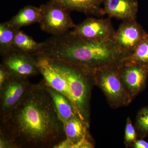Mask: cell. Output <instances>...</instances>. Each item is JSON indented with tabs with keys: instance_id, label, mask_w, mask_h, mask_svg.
I'll use <instances>...</instances> for the list:
<instances>
[{
	"instance_id": "obj_1",
	"label": "cell",
	"mask_w": 148,
	"mask_h": 148,
	"mask_svg": "<svg viewBox=\"0 0 148 148\" xmlns=\"http://www.w3.org/2000/svg\"><path fill=\"white\" fill-rule=\"evenodd\" d=\"M0 135L12 148H57L65 140L64 124L44 79L32 84L21 103L0 116Z\"/></svg>"
},
{
	"instance_id": "obj_2",
	"label": "cell",
	"mask_w": 148,
	"mask_h": 148,
	"mask_svg": "<svg viewBox=\"0 0 148 148\" xmlns=\"http://www.w3.org/2000/svg\"><path fill=\"white\" fill-rule=\"evenodd\" d=\"M42 43L38 54L93 70L119 66L127 56L112 39H83L70 32L52 36Z\"/></svg>"
},
{
	"instance_id": "obj_3",
	"label": "cell",
	"mask_w": 148,
	"mask_h": 148,
	"mask_svg": "<svg viewBox=\"0 0 148 148\" xmlns=\"http://www.w3.org/2000/svg\"><path fill=\"white\" fill-rule=\"evenodd\" d=\"M48 58L69 85L79 116L89 126L90 101L91 87L94 84V70L68 61Z\"/></svg>"
},
{
	"instance_id": "obj_4",
	"label": "cell",
	"mask_w": 148,
	"mask_h": 148,
	"mask_svg": "<svg viewBox=\"0 0 148 148\" xmlns=\"http://www.w3.org/2000/svg\"><path fill=\"white\" fill-rule=\"evenodd\" d=\"M119 66L97 69L93 73L94 84L101 88L113 108L128 106L132 101L122 82Z\"/></svg>"
},
{
	"instance_id": "obj_5",
	"label": "cell",
	"mask_w": 148,
	"mask_h": 148,
	"mask_svg": "<svg viewBox=\"0 0 148 148\" xmlns=\"http://www.w3.org/2000/svg\"><path fill=\"white\" fill-rule=\"evenodd\" d=\"M41 9V29L52 36L62 35L74 29V24L69 11L50 1L40 7Z\"/></svg>"
},
{
	"instance_id": "obj_6",
	"label": "cell",
	"mask_w": 148,
	"mask_h": 148,
	"mask_svg": "<svg viewBox=\"0 0 148 148\" xmlns=\"http://www.w3.org/2000/svg\"><path fill=\"white\" fill-rule=\"evenodd\" d=\"M32 85L28 78L11 76L0 87V116L8 113L21 103Z\"/></svg>"
},
{
	"instance_id": "obj_7",
	"label": "cell",
	"mask_w": 148,
	"mask_h": 148,
	"mask_svg": "<svg viewBox=\"0 0 148 148\" xmlns=\"http://www.w3.org/2000/svg\"><path fill=\"white\" fill-rule=\"evenodd\" d=\"M119 69L123 84L133 100L146 87L148 77V66L123 61Z\"/></svg>"
},
{
	"instance_id": "obj_8",
	"label": "cell",
	"mask_w": 148,
	"mask_h": 148,
	"mask_svg": "<svg viewBox=\"0 0 148 148\" xmlns=\"http://www.w3.org/2000/svg\"><path fill=\"white\" fill-rule=\"evenodd\" d=\"M1 65L11 76L29 78L40 73L33 56L13 49L1 56Z\"/></svg>"
},
{
	"instance_id": "obj_9",
	"label": "cell",
	"mask_w": 148,
	"mask_h": 148,
	"mask_svg": "<svg viewBox=\"0 0 148 148\" xmlns=\"http://www.w3.org/2000/svg\"><path fill=\"white\" fill-rule=\"evenodd\" d=\"M110 18H88L70 32L76 36L88 40L112 39L115 32Z\"/></svg>"
},
{
	"instance_id": "obj_10",
	"label": "cell",
	"mask_w": 148,
	"mask_h": 148,
	"mask_svg": "<svg viewBox=\"0 0 148 148\" xmlns=\"http://www.w3.org/2000/svg\"><path fill=\"white\" fill-rule=\"evenodd\" d=\"M146 34L136 19L125 20L115 31L112 40L128 56L135 50Z\"/></svg>"
},
{
	"instance_id": "obj_11",
	"label": "cell",
	"mask_w": 148,
	"mask_h": 148,
	"mask_svg": "<svg viewBox=\"0 0 148 148\" xmlns=\"http://www.w3.org/2000/svg\"><path fill=\"white\" fill-rule=\"evenodd\" d=\"M66 139L59 148H93L88 133L89 126L78 115L73 117L64 124Z\"/></svg>"
},
{
	"instance_id": "obj_12",
	"label": "cell",
	"mask_w": 148,
	"mask_h": 148,
	"mask_svg": "<svg viewBox=\"0 0 148 148\" xmlns=\"http://www.w3.org/2000/svg\"><path fill=\"white\" fill-rule=\"evenodd\" d=\"M33 56L40 73L43 77L46 84L61 92L68 98L76 112L69 85L65 79L53 68L47 57L40 54Z\"/></svg>"
},
{
	"instance_id": "obj_13",
	"label": "cell",
	"mask_w": 148,
	"mask_h": 148,
	"mask_svg": "<svg viewBox=\"0 0 148 148\" xmlns=\"http://www.w3.org/2000/svg\"><path fill=\"white\" fill-rule=\"evenodd\" d=\"M104 14L110 17L125 20L136 19L138 10L137 0H103Z\"/></svg>"
},
{
	"instance_id": "obj_14",
	"label": "cell",
	"mask_w": 148,
	"mask_h": 148,
	"mask_svg": "<svg viewBox=\"0 0 148 148\" xmlns=\"http://www.w3.org/2000/svg\"><path fill=\"white\" fill-rule=\"evenodd\" d=\"M69 11L75 10L86 14L101 16L105 15L103 0H50Z\"/></svg>"
},
{
	"instance_id": "obj_15",
	"label": "cell",
	"mask_w": 148,
	"mask_h": 148,
	"mask_svg": "<svg viewBox=\"0 0 148 148\" xmlns=\"http://www.w3.org/2000/svg\"><path fill=\"white\" fill-rule=\"evenodd\" d=\"M46 87L52 98L58 117L63 124L73 117L78 115L71 101L66 96L46 84Z\"/></svg>"
},
{
	"instance_id": "obj_16",
	"label": "cell",
	"mask_w": 148,
	"mask_h": 148,
	"mask_svg": "<svg viewBox=\"0 0 148 148\" xmlns=\"http://www.w3.org/2000/svg\"><path fill=\"white\" fill-rule=\"evenodd\" d=\"M41 16L40 7L28 5L21 9L8 22L14 29H20L34 23H39Z\"/></svg>"
},
{
	"instance_id": "obj_17",
	"label": "cell",
	"mask_w": 148,
	"mask_h": 148,
	"mask_svg": "<svg viewBox=\"0 0 148 148\" xmlns=\"http://www.w3.org/2000/svg\"><path fill=\"white\" fill-rule=\"evenodd\" d=\"M42 45V42H37L20 29L16 31L14 40L13 49L33 56L40 53Z\"/></svg>"
},
{
	"instance_id": "obj_18",
	"label": "cell",
	"mask_w": 148,
	"mask_h": 148,
	"mask_svg": "<svg viewBox=\"0 0 148 148\" xmlns=\"http://www.w3.org/2000/svg\"><path fill=\"white\" fill-rule=\"evenodd\" d=\"M17 30L8 21L0 24V53L2 56L13 49V42Z\"/></svg>"
},
{
	"instance_id": "obj_19",
	"label": "cell",
	"mask_w": 148,
	"mask_h": 148,
	"mask_svg": "<svg viewBox=\"0 0 148 148\" xmlns=\"http://www.w3.org/2000/svg\"><path fill=\"white\" fill-rule=\"evenodd\" d=\"M124 61L148 66V34H146L131 54Z\"/></svg>"
},
{
	"instance_id": "obj_20",
	"label": "cell",
	"mask_w": 148,
	"mask_h": 148,
	"mask_svg": "<svg viewBox=\"0 0 148 148\" xmlns=\"http://www.w3.org/2000/svg\"><path fill=\"white\" fill-rule=\"evenodd\" d=\"M135 128L138 137L141 139L148 136V106L142 108L138 112Z\"/></svg>"
},
{
	"instance_id": "obj_21",
	"label": "cell",
	"mask_w": 148,
	"mask_h": 148,
	"mask_svg": "<svg viewBox=\"0 0 148 148\" xmlns=\"http://www.w3.org/2000/svg\"><path fill=\"white\" fill-rule=\"evenodd\" d=\"M138 134L135 127L133 126L130 117H128L126 120L125 131L124 144L126 147H131L132 144L137 140Z\"/></svg>"
},
{
	"instance_id": "obj_22",
	"label": "cell",
	"mask_w": 148,
	"mask_h": 148,
	"mask_svg": "<svg viewBox=\"0 0 148 148\" xmlns=\"http://www.w3.org/2000/svg\"><path fill=\"white\" fill-rule=\"evenodd\" d=\"M11 75L2 65H0V87L10 77Z\"/></svg>"
},
{
	"instance_id": "obj_23",
	"label": "cell",
	"mask_w": 148,
	"mask_h": 148,
	"mask_svg": "<svg viewBox=\"0 0 148 148\" xmlns=\"http://www.w3.org/2000/svg\"><path fill=\"white\" fill-rule=\"evenodd\" d=\"M131 147L134 148H148V143L143 139H137L132 144Z\"/></svg>"
}]
</instances>
